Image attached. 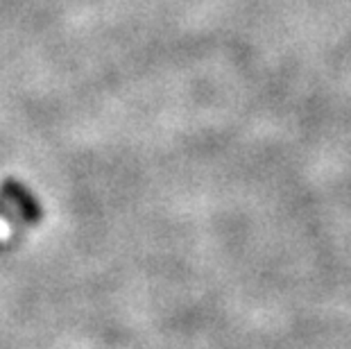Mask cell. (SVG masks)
Masks as SVG:
<instances>
[{
  "label": "cell",
  "mask_w": 351,
  "mask_h": 349,
  "mask_svg": "<svg viewBox=\"0 0 351 349\" xmlns=\"http://www.w3.org/2000/svg\"><path fill=\"white\" fill-rule=\"evenodd\" d=\"M0 193H3V197L10 200V204L16 209V213L27 225H39L43 220V209H41L39 200H36L32 193H29V189H25L21 182L5 180L3 186H0Z\"/></svg>",
  "instance_id": "6da1fadb"
},
{
  "label": "cell",
  "mask_w": 351,
  "mask_h": 349,
  "mask_svg": "<svg viewBox=\"0 0 351 349\" xmlns=\"http://www.w3.org/2000/svg\"><path fill=\"white\" fill-rule=\"evenodd\" d=\"M0 218H5V220H10L12 225H16L19 218H16V213L12 211V206H5L3 202H0Z\"/></svg>",
  "instance_id": "7a4b0ae2"
}]
</instances>
